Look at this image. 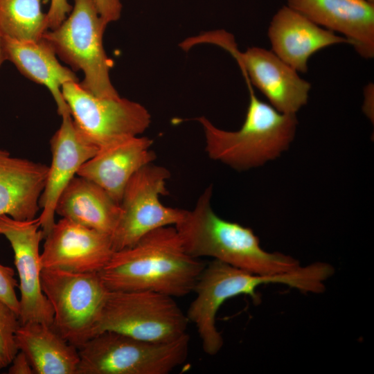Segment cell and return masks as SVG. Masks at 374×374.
Segmentation results:
<instances>
[{
  "label": "cell",
  "instance_id": "obj_1",
  "mask_svg": "<svg viewBox=\"0 0 374 374\" xmlns=\"http://www.w3.org/2000/svg\"><path fill=\"white\" fill-rule=\"evenodd\" d=\"M205 265L186 251L175 226H167L114 251L98 274L109 291L150 290L181 297L193 292Z\"/></svg>",
  "mask_w": 374,
  "mask_h": 374
},
{
  "label": "cell",
  "instance_id": "obj_2",
  "mask_svg": "<svg viewBox=\"0 0 374 374\" xmlns=\"http://www.w3.org/2000/svg\"><path fill=\"white\" fill-rule=\"evenodd\" d=\"M211 195L212 187L208 186L194 208L186 211L175 226L189 255L197 258L211 257L259 275L283 274L301 266L290 256L265 251L250 228L220 217L211 207Z\"/></svg>",
  "mask_w": 374,
  "mask_h": 374
},
{
  "label": "cell",
  "instance_id": "obj_3",
  "mask_svg": "<svg viewBox=\"0 0 374 374\" xmlns=\"http://www.w3.org/2000/svg\"><path fill=\"white\" fill-rule=\"evenodd\" d=\"M249 102L241 128L221 130L204 116L197 118L203 128L208 157L238 170L264 164L278 157L294 139L297 125L295 114H283L260 100L245 78Z\"/></svg>",
  "mask_w": 374,
  "mask_h": 374
},
{
  "label": "cell",
  "instance_id": "obj_4",
  "mask_svg": "<svg viewBox=\"0 0 374 374\" xmlns=\"http://www.w3.org/2000/svg\"><path fill=\"white\" fill-rule=\"evenodd\" d=\"M307 283L308 274L301 267L280 274L259 275L214 260L205 265L198 277L193 291L195 297L186 314L196 327L204 352L213 356L224 344L216 316L226 300L244 294L256 302V289L262 285L280 283L301 291Z\"/></svg>",
  "mask_w": 374,
  "mask_h": 374
},
{
  "label": "cell",
  "instance_id": "obj_5",
  "mask_svg": "<svg viewBox=\"0 0 374 374\" xmlns=\"http://www.w3.org/2000/svg\"><path fill=\"white\" fill-rule=\"evenodd\" d=\"M107 26L95 0H73L66 18L55 29L46 30L42 38L71 69L82 72L80 84L85 90L97 97L112 98L120 96L110 78L113 62L103 46Z\"/></svg>",
  "mask_w": 374,
  "mask_h": 374
},
{
  "label": "cell",
  "instance_id": "obj_6",
  "mask_svg": "<svg viewBox=\"0 0 374 374\" xmlns=\"http://www.w3.org/2000/svg\"><path fill=\"white\" fill-rule=\"evenodd\" d=\"M189 341L188 333L170 342H150L104 331L78 348L77 374H168L186 359Z\"/></svg>",
  "mask_w": 374,
  "mask_h": 374
},
{
  "label": "cell",
  "instance_id": "obj_7",
  "mask_svg": "<svg viewBox=\"0 0 374 374\" xmlns=\"http://www.w3.org/2000/svg\"><path fill=\"white\" fill-rule=\"evenodd\" d=\"M186 314L174 297L150 290L109 291L94 335L113 331L150 342H170L185 334Z\"/></svg>",
  "mask_w": 374,
  "mask_h": 374
},
{
  "label": "cell",
  "instance_id": "obj_8",
  "mask_svg": "<svg viewBox=\"0 0 374 374\" xmlns=\"http://www.w3.org/2000/svg\"><path fill=\"white\" fill-rule=\"evenodd\" d=\"M40 280L53 310V327L78 348L93 337L109 290L98 272L42 268Z\"/></svg>",
  "mask_w": 374,
  "mask_h": 374
},
{
  "label": "cell",
  "instance_id": "obj_9",
  "mask_svg": "<svg viewBox=\"0 0 374 374\" xmlns=\"http://www.w3.org/2000/svg\"><path fill=\"white\" fill-rule=\"evenodd\" d=\"M73 125L80 135L98 150L143 134L151 116L141 104L121 98H100L79 82L62 87Z\"/></svg>",
  "mask_w": 374,
  "mask_h": 374
},
{
  "label": "cell",
  "instance_id": "obj_10",
  "mask_svg": "<svg viewBox=\"0 0 374 374\" xmlns=\"http://www.w3.org/2000/svg\"><path fill=\"white\" fill-rule=\"evenodd\" d=\"M170 174L166 168L148 164L128 181L121 206V215L111 236L114 251L133 246L148 233L167 226H175L186 210L167 207L160 196L168 193L166 181Z\"/></svg>",
  "mask_w": 374,
  "mask_h": 374
},
{
  "label": "cell",
  "instance_id": "obj_11",
  "mask_svg": "<svg viewBox=\"0 0 374 374\" xmlns=\"http://www.w3.org/2000/svg\"><path fill=\"white\" fill-rule=\"evenodd\" d=\"M0 235L10 242L19 278L20 324L37 322L53 326V310L41 286L39 243L44 238L39 217L18 220L0 216Z\"/></svg>",
  "mask_w": 374,
  "mask_h": 374
},
{
  "label": "cell",
  "instance_id": "obj_12",
  "mask_svg": "<svg viewBox=\"0 0 374 374\" xmlns=\"http://www.w3.org/2000/svg\"><path fill=\"white\" fill-rule=\"evenodd\" d=\"M224 49L237 60L244 78L259 89L278 112L295 114L307 103L311 84L273 51L251 47L241 53L235 41Z\"/></svg>",
  "mask_w": 374,
  "mask_h": 374
},
{
  "label": "cell",
  "instance_id": "obj_13",
  "mask_svg": "<svg viewBox=\"0 0 374 374\" xmlns=\"http://www.w3.org/2000/svg\"><path fill=\"white\" fill-rule=\"evenodd\" d=\"M44 238L40 253L42 268L99 272L114 252L111 235L63 217Z\"/></svg>",
  "mask_w": 374,
  "mask_h": 374
},
{
  "label": "cell",
  "instance_id": "obj_14",
  "mask_svg": "<svg viewBox=\"0 0 374 374\" xmlns=\"http://www.w3.org/2000/svg\"><path fill=\"white\" fill-rule=\"evenodd\" d=\"M62 118L60 128L51 139L52 160L39 198L42 209L39 219L44 237L55 222V207L60 196L82 165L98 151L77 132L71 114L62 116Z\"/></svg>",
  "mask_w": 374,
  "mask_h": 374
},
{
  "label": "cell",
  "instance_id": "obj_15",
  "mask_svg": "<svg viewBox=\"0 0 374 374\" xmlns=\"http://www.w3.org/2000/svg\"><path fill=\"white\" fill-rule=\"evenodd\" d=\"M287 6L347 39L359 55L374 57V3L368 0H286Z\"/></svg>",
  "mask_w": 374,
  "mask_h": 374
},
{
  "label": "cell",
  "instance_id": "obj_16",
  "mask_svg": "<svg viewBox=\"0 0 374 374\" xmlns=\"http://www.w3.org/2000/svg\"><path fill=\"white\" fill-rule=\"evenodd\" d=\"M272 51L298 72L308 71L309 58L318 51L347 39L326 29L287 6L273 16L268 28Z\"/></svg>",
  "mask_w": 374,
  "mask_h": 374
},
{
  "label": "cell",
  "instance_id": "obj_17",
  "mask_svg": "<svg viewBox=\"0 0 374 374\" xmlns=\"http://www.w3.org/2000/svg\"><path fill=\"white\" fill-rule=\"evenodd\" d=\"M152 144L150 139L137 136L100 149L77 175L98 184L120 204L132 177L155 159Z\"/></svg>",
  "mask_w": 374,
  "mask_h": 374
},
{
  "label": "cell",
  "instance_id": "obj_18",
  "mask_svg": "<svg viewBox=\"0 0 374 374\" xmlns=\"http://www.w3.org/2000/svg\"><path fill=\"white\" fill-rule=\"evenodd\" d=\"M48 170L45 164L12 157L0 148V216L35 218Z\"/></svg>",
  "mask_w": 374,
  "mask_h": 374
},
{
  "label": "cell",
  "instance_id": "obj_19",
  "mask_svg": "<svg viewBox=\"0 0 374 374\" xmlns=\"http://www.w3.org/2000/svg\"><path fill=\"white\" fill-rule=\"evenodd\" d=\"M1 38L6 60L11 62L23 75L48 89L59 115L70 114L62 87L68 82H79L78 78L72 69L60 63L51 45L43 38L37 41Z\"/></svg>",
  "mask_w": 374,
  "mask_h": 374
},
{
  "label": "cell",
  "instance_id": "obj_20",
  "mask_svg": "<svg viewBox=\"0 0 374 374\" xmlns=\"http://www.w3.org/2000/svg\"><path fill=\"white\" fill-rule=\"evenodd\" d=\"M120 204L94 182L76 175L59 197L55 213L112 236L121 215Z\"/></svg>",
  "mask_w": 374,
  "mask_h": 374
},
{
  "label": "cell",
  "instance_id": "obj_21",
  "mask_svg": "<svg viewBox=\"0 0 374 374\" xmlns=\"http://www.w3.org/2000/svg\"><path fill=\"white\" fill-rule=\"evenodd\" d=\"M19 350L28 359L34 374H77L78 348L53 327L41 323L20 324L15 334Z\"/></svg>",
  "mask_w": 374,
  "mask_h": 374
},
{
  "label": "cell",
  "instance_id": "obj_22",
  "mask_svg": "<svg viewBox=\"0 0 374 374\" xmlns=\"http://www.w3.org/2000/svg\"><path fill=\"white\" fill-rule=\"evenodd\" d=\"M44 0H0V34L17 40L37 41L48 30Z\"/></svg>",
  "mask_w": 374,
  "mask_h": 374
},
{
  "label": "cell",
  "instance_id": "obj_23",
  "mask_svg": "<svg viewBox=\"0 0 374 374\" xmlns=\"http://www.w3.org/2000/svg\"><path fill=\"white\" fill-rule=\"evenodd\" d=\"M19 325L18 315L0 301V369L9 366L19 351L15 334Z\"/></svg>",
  "mask_w": 374,
  "mask_h": 374
},
{
  "label": "cell",
  "instance_id": "obj_24",
  "mask_svg": "<svg viewBox=\"0 0 374 374\" xmlns=\"http://www.w3.org/2000/svg\"><path fill=\"white\" fill-rule=\"evenodd\" d=\"M17 286L13 269L0 264V301L10 307L19 317V302L15 292Z\"/></svg>",
  "mask_w": 374,
  "mask_h": 374
},
{
  "label": "cell",
  "instance_id": "obj_25",
  "mask_svg": "<svg viewBox=\"0 0 374 374\" xmlns=\"http://www.w3.org/2000/svg\"><path fill=\"white\" fill-rule=\"evenodd\" d=\"M72 9L68 0H51L46 12L48 30H53L59 26L66 18Z\"/></svg>",
  "mask_w": 374,
  "mask_h": 374
},
{
  "label": "cell",
  "instance_id": "obj_26",
  "mask_svg": "<svg viewBox=\"0 0 374 374\" xmlns=\"http://www.w3.org/2000/svg\"><path fill=\"white\" fill-rule=\"evenodd\" d=\"M95 3L100 17L107 25L120 19L123 9L121 0H95Z\"/></svg>",
  "mask_w": 374,
  "mask_h": 374
},
{
  "label": "cell",
  "instance_id": "obj_27",
  "mask_svg": "<svg viewBox=\"0 0 374 374\" xmlns=\"http://www.w3.org/2000/svg\"><path fill=\"white\" fill-rule=\"evenodd\" d=\"M9 366L10 374H34L28 359L21 350L18 351Z\"/></svg>",
  "mask_w": 374,
  "mask_h": 374
},
{
  "label": "cell",
  "instance_id": "obj_28",
  "mask_svg": "<svg viewBox=\"0 0 374 374\" xmlns=\"http://www.w3.org/2000/svg\"><path fill=\"white\" fill-rule=\"evenodd\" d=\"M6 61L3 46H2V38L1 35L0 34V66L3 64V62Z\"/></svg>",
  "mask_w": 374,
  "mask_h": 374
},
{
  "label": "cell",
  "instance_id": "obj_29",
  "mask_svg": "<svg viewBox=\"0 0 374 374\" xmlns=\"http://www.w3.org/2000/svg\"><path fill=\"white\" fill-rule=\"evenodd\" d=\"M370 2L374 3V0H368Z\"/></svg>",
  "mask_w": 374,
  "mask_h": 374
}]
</instances>
